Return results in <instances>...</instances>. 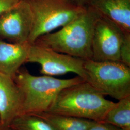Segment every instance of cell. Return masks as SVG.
<instances>
[{
    "label": "cell",
    "instance_id": "ac0fdd59",
    "mask_svg": "<svg viewBox=\"0 0 130 130\" xmlns=\"http://www.w3.org/2000/svg\"><path fill=\"white\" fill-rule=\"evenodd\" d=\"M0 130H12L9 126L2 125L0 124Z\"/></svg>",
    "mask_w": 130,
    "mask_h": 130
},
{
    "label": "cell",
    "instance_id": "9c48e42d",
    "mask_svg": "<svg viewBox=\"0 0 130 130\" xmlns=\"http://www.w3.org/2000/svg\"><path fill=\"white\" fill-rule=\"evenodd\" d=\"M22 96L14 78L0 73V124L9 126L20 115Z\"/></svg>",
    "mask_w": 130,
    "mask_h": 130
},
{
    "label": "cell",
    "instance_id": "8992f818",
    "mask_svg": "<svg viewBox=\"0 0 130 130\" xmlns=\"http://www.w3.org/2000/svg\"><path fill=\"white\" fill-rule=\"evenodd\" d=\"M84 61L83 59L33 43L29 47L26 63L39 64L40 73L43 75L53 76L72 72L85 80Z\"/></svg>",
    "mask_w": 130,
    "mask_h": 130
},
{
    "label": "cell",
    "instance_id": "52a82bcc",
    "mask_svg": "<svg viewBox=\"0 0 130 130\" xmlns=\"http://www.w3.org/2000/svg\"><path fill=\"white\" fill-rule=\"evenodd\" d=\"M124 32L117 24L100 15L94 25L92 42V60L120 61Z\"/></svg>",
    "mask_w": 130,
    "mask_h": 130
},
{
    "label": "cell",
    "instance_id": "ba28073f",
    "mask_svg": "<svg viewBox=\"0 0 130 130\" xmlns=\"http://www.w3.org/2000/svg\"><path fill=\"white\" fill-rule=\"evenodd\" d=\"M32 27L29 5L26 0H20L0 15V39L15 43L28 42Z\"/></svg>",
    "mask_w": 130,
    "mask_h": 130
},
{
    "label": "cell",
    "instance_id": "e0dca14e",
    "mask_svg": "<svg viewBox=\"0 0 130 130\" xmlns=\"http://www.w3.org/2000/svg\"><path fill=\"white\" fill-rule=\"evenodd\" d=\"M20 0H0V15L17 4Z\"/></svg>",
    "mask_w": 130,
    "mask_h": 130
},
{
    "label": "cell",
    "instance_id": "6da1fadb",
    "mask_svg": "<svg viewBox=\"0 0 130 130\" xmlns=\"http://www.w3.org/2000/svg\"><path fill=\"white\" fill-rule=\"evenodd\" d=\"M100 16L87 5L84 13L60 30L42 35L33 43L84 60L91 59L93 30Z\"/></svg>",
    "mask_w": 130,
    "mask_h": 130
},
{
    "label": "cell",
    "instance_id": "3957f363",
    "mask_svg": "<svg viewBox=\"0 0 130 130\" xmlns=\"http://www.w3.org/2000/svg\"><path fill=\"white\" fill-rule=\"evenodd\" d=\"M14 79L22 96L20 115L46 112L62 89L84 81L79 76L69 79L34 76L25 69H19Z\"/></svg>",
    "mask_w": 130,
    "mask_h": 130
},
{
    "label": "cell",
    "instance_id": "277c9868",
    "mask_svg": "<svg viewBox=\"0 0 130 130\" xmlns=\"http://www.w3.org/2000/svg\"><path fill=\"white\" fill-rule=\"evenodd\" d=\"M32 12L33 27L28 40L33 44L38 38L70 23L86 9V5L72 0H26Z\"/></svg>",
    "mask_w": 130,
    "mask_h": 130
},
{
    "label": "cell",
    "instance_id": "2e32d148",
    "mask_svg": "<svg viewBox=\"0 0 130 130\" xmlns=\"http://www.w3.org/2000/svg\"><path fill=\"white\" fill-rule=\"evenodd\" d=\"M87 130H123L105 121L95 122Z\"/></svg>",
    "mask_w": 130,
    "mask_h": 130
},
{
    "label": "cell",
    "instance_id": "9a60e30c",
    "mask_svg": "<svg viewBox=\"0 0 130 130\" xmlns=\"http://www.w3.org/2000/svg\"><path fill=\"white\" fill-rule=\"evenodd\" d=\"M120 62L130 67V33L124 32L120 52Z\"/></svg>",
    "mask_w": 130,
    "mask_h": 130
},
{
    "label": "cell",
    "instance_id": "7a4b0ae2",
    "mask_svg": "<svg viewBox=\"0 0 130 130\" xmlns=\"http://www.w3.org/2000/svg\"><path fill=\"white\" fill-rule=\"evenodd\" d=\"M115 104L84 80L62 89L46 112L100 122Z\"/></svg>",
    "mask_w": 130,
    "mask_h": 130
},
{
    "label": "cell",
    "instance_id": "8fae6325",
    "mask_svg": "<svg viewBox=\"0 0 130 130\" xmlns=\"http://www.w3.org/2000/svg\"><path fill=\"white\" fill-rule=\"evenodd\" d=\"M30 44L15 43L0 39V73L14 78L26 63Z\"/></svg>",
    "mask_w": 130,
    "mask_h": 130
},
{
    "label": "cell",
    "instance_id": "4fadbf2b",
    "mask_svg": "<svg viewBox=\"0 0 130 130\" xmlns=\"http://www.w3.org/2000/svg\"><path fill=\"white\" fill-rule=\"evenodd\" d=\"M104 121L123 130H130V95L122 98L107 113Z\"/></svg>",
    "mask_w": 130,
    "mask_h": 130
},
{
    "label": "cell",
    "instance_id": "d6986e66",
    "mask_svg": "<svg viewBox=\"0 0 130 130\" xmlns=\"http://www.w3.org/2000/svg\"><path fill=\"white\" fill-rule=\"evenodd\" d=\"M80 5H86V0H72Z\"/></svg>",
    "mask_w": 130,
    "mask_h": 130
},
{
    "label": "cell",
    "instance_id": "30bf717a",
    "mask_svg": "<svg viewBox=\"0 0 130 130\" xmlns=\"http://www.w3.org/2000/svg\"><path fill=\"white\" fill-rule=\"evenodd\" d=\"M86 5L130 33V0H86Z\"/></svg>",
    "mask_w": 130,
    "mask_h": 130
},
{
    "label": "cell",
    "instance_id": "7c38bea8",
    "mask_svg": "<svg viewBox=\"0 0 130 130\" xmlns=\"http://www.w3.org/2000/svg\"><path fill=\"white\" fill-rule=\"evenodd\" d=\"M47 122L54 130H87L94 121L47 112L34 114Z\"/></svg>",
    "mask_w": 130,
    "mask_h": 130
},
{
    "label": "cell",
    "instance_id": "5bb4252c",
    "mask_svg": "<svg viewBox=\"0 0 130 130\" xmlns=\"http://www.w3.org/2000/svg\"><path fill=\"white\" fill-rule=\"evenodd\" d=\"M9 126L12 130H54L43 119L34 114L19 115Z\"/></svg>",
    "mask_w": 130,
    "mask_h": 130
},
{
    "label": "cell",
    "instance_id": "5b68a950",
    "mask_svg": "<svg viewBox=\"0 0 130 130\" xmlns=\"http://www.w3.org/2000/svg\"><path fill=\"white\" fill-rule=\"evenodd\" d=\"M85 80L103 95L119 100L130 95V67L120 61H84Z\"/></svg>",
    "mask_w": 130,
    "mask_h": 130
}]
</instances>
